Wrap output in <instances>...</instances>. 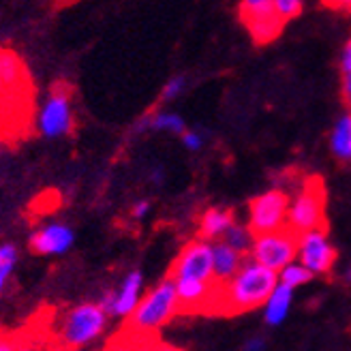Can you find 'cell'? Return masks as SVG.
Here are the masks:
<instances>
[{
	"instance_id": "34",
	"label": "cell",
	"mask_w": 351,
	"mask_h": 351,
	"mask_svg": "<svg viewBox=\"0 0 351 351\" xmlns=\"http://www.w3.org/2000/svg\"><path fill=\"white\" fill-rule=\"evenodd\" d=\"M148 213H150V202H146V199L137 202V204L133 206V219H144Z\"/></svg>"
},
{
	"instance_id": "33",
	"label": "cell",
	"mask_w": 351,
	"mask_h": 351,
	"mask_svg": "<svg viewBox=\"0 0 351 351\" xmlns=\"http://www.w3.org/2000/svg\"><path fill=\"white\" fill-rule=\"evenodd\" d=\"M146 351H182V349H180V347H176V345H169V343H163V341H159V339H154V341L148 345Z\"/></svg>"
},
{
	"instance_id": "11",
	"label": "cell",
	"mask_w": 351,
	"mask_h": 351,
	"mask_svg": "<svg viewBox=\"0 0 351 351\" xmlns=\"http://www.w3.org/2000/svg\"><path fill=\"white\" fill-rule=\"evenodd\" d=\"M238 15H240V22L244 24V28L249 30L255 45L272 43L285 28V22L276 15L272 3L249 9V11H238Z\"/></svg>"
},
{
	"instance_id": "32",
	"label": "cell",
	"mask_w": 351,
	"mask_h": 351,
	"mask_svg": "<svg viewBox=\"0 0 351 351\" xmlns=\"http://www.w3.org/2000/svg\"><path fill=\"white\" fill-rule=\"evenodd\" d=\"M324 5L330 9H337V11H345L351 13V0H324Z\"/></svg>"
},
{
	"instance_id": "16",
	"label": "cell",
	"mask_w": 351,
	"mask_h": 351,
	"mask_svg": "<svg viewBox=\"0 0 351 351\" xmlns=\"http://www.w3.org/2000/svg\"><path fill=\"white\" fill-rule=\"evenodd\" d=\"M291 302H293V289L283 283H276V287L268 295L266 304H263V319H266V324L270 328H278L280 324H285L291 311Z\"/></svg>"
},
{
	"instance_id": "17",
	"label": "cell",
	"mask_w": 351,
	"mask_h": 351,
	"mask_svg": "<svg viewBox=\"0 0 351 351\" xmlns=\"http://www.w3.org/2000/svg\"><path fill=\"white\" fill-rule=\"evenodd\" d=\"M236 221L234 213L227 208H210L202 215L199 219V238L208 240V242H215L221 240L223 234L230 230L232 223Z\"/></svg>"
},
{
	"instance_id": "27",
	"label": "cell",
	"mask_w": 351,
	"mask_h": 351,
	"mask_svg": "<svg viewBox=\"0 0 351 351\" xmlns=\"http://www.w3.org/2000/svg\"><path fill=\"white\" fill-rule=\"evenodd\" d=\"M180 139H182V146L186 148V150H191V152H197V150H202V146H204V137H202V133H197V131H184V133H180Z\"/></svg>"
},
{
	"instance_id": "6",
	"label": "cell",
	"mask_w": 351,
	"mask_h": 351,
	"mask_svg": "<svg viewBox=\"0 0 351 351\" xmlns=\"http://www.w3.org/2000/svg\"><path fill=\"white\" fill-rule=\"evenodd\" d=\"M37 127L43 137L58 139L71 135L75 127L73 116V86L66 82L51 84L49 93L37 116Z\"/></svg>"
},
{
	"instance_id": "12",
	"label": "cell",
	"mask_w": 351,
	"mask_h": 351,
	"mask_svg": "<svg viewBox=\"0 0 351 351\" xmlns=\"http://www.w3.org/2000/svg\"><path fill=\"white\" fill-rule=\"evenodd\" d=\"M176 293H178L180 315L193 313H208L213 298L217 291L215 280H199V278H173Z\"/></svg>"
},
{
	"instance_id": "36",
	"label": "cell",
	"mask_w": 351,
	"mask_h": 351,
	"mask_svg": "<svg viewBox=\"0 0 351 351\" xmlns=\"http://www.w3.org/2000/svg\"><path fill=\"white\" fill-rule=\"evenodd\" d=\"M345 278H347V283H351V266L347 268V272H345Z\"/></svg>"
},
{
	"instance_id": "7",
	"label": "cell",
	"mask_w": 351,
	"mask_h": 351,
	"mask_svg": "<svg viewBox=\"0 0 351 351\" xmlns=\"http://www.w3.org/2000/svg\"><path fill=\"white\" fill-rule=\"evenodd\" d=\"M298 236L289 227H280L276 232L268 234H257L253 238V247L249 251V257L255 259L261 266H266L274 272L285 268L289 261L298 255Z\"/></svg>"
},
{
	"instance_id": "28",
	"label": "cell",
	"mask_w": 351,
	"mask_h": 351,
	"mask_svg": "<svg viewBox=\"0 0 351 351\" xmlns=\"http://www.w3.org/2000/svg\"><path fill=\"white\" fill-rule=\"evenodd\" d=\"M341 97H343V101L351 108V71H345L343 73V80H341Z\"/></svg>"
},
{
	"instance_id": "10",
	"label": "cell",
	"mask_w": 351,
	"mask_h": 351,
	"mask_svg": "<svg viewBox=\"0 0 351 351\" xmlns=\"http://www.w3.org/2000/svg\"><path fill=\"white\" fill-rule=\"evenodd\" d=\"M295 259L304 268H308L315 276L328 274L337 261V249L328 240L326 230H311L306 234H300V238H298Z\"/></svg>"
},
{
	"instance_id": "15",
	"label": "cell",
	"mask_w": 351,
	"mask_h": 351,
	"mask_svg": "<svg viewBox=\"0 0 351 351\" xmlns=\"http://www.w3.org/2000/svg\"><path fill=\"white\" fill-rule=\"evenodd\" d=\"M247 259V255H242L234 247H230L225 240H215L213 242V278L215 283H227Z\"/></svg>"
},
{
	"instance_id": "9",
	"label": "cell",
	"mask_w": 351,
	"mask_h": 351,
	"mask_svg": "<svg viewBox=\"0 0 351 351\" xmlns=\"http://www.w3.org/2000/svg\"><path fill=\"white\" fill-rule=\"evenodd\" d=\"M167 276L215 280L213 278V242L197 238L184 244V249L173 259Z\"/></svg>"
},
{
	"instance_id": "13",
	"label": "cell",
	"mask_w": 351,
	"mask_h": 351,
	"mask_svg": "<svg viewBox=\"0 0 351 351\" xmlns=\"http://www.w3.org/2000/svg\"><path fill=\"white\" fill-rule=\"evenodd\" d=\"M75 234L64 223H49L30 236V251L37 255H62L73 247Z\"/></svg>"
},
{
	"instance_id": "24",
	"label": "cell",
	"mask_w": 351,
	"mask_h": 351,
	"mask_svg": "<svg viewBox=\"0 0 351 351\" xmlns=\"http://www.w3.org/2000/svg\"><path fill=\"white\" fill-rule=\"evenodd\" d=\"M15 263H17L15 244H3V247H0V298H3V291L13 274Z\"/></svg>"
},
{
	"instance_id": "30",
	"label": "cell",
	"mask_w": 351,
	"mask_h": 351,
	"mask_svg": "<svg viewBox=\"0 0 351 351\" xmlns=\"http://www.w3.org/2000/svg\"><path fill=\"white\" fill-rule=\"evenodd\" d=\"M20 335H7V332H0V351H13Z\"/></svg>"
},
{
	"instance_id": "14",
	"label": "cell",
	"mask_w": 351,
	"mask_h": 351,
	"mask_svg": "<svg viewBox=\"0 0 351 351\" xmlns=\"http://www.w3.org/2000/svg\"><path fill=\"white\" fill-rule=\"evenodd\" d=\"M142 289H144V274L139 270L129 272L125 276V280L120 283V287L114 291V304H112L110 315L127 319L129 315L135 311L137 302L142 300Z\"/></svg>"
},
{
	"instance_id": "20",
	"label": "cell",
	"mask_w": 351,
	"mask_h": 351,
	"mask_svg": "<svg viewBox=\"0 0 351 351\" xmlns=\"http://www.w3.org/2000/svg\"><path fill=\"white\" fill-rule=\"evenodd\" d=\"M13 351H56L45 328H34L32 332L20 335Z\"/></svg>"
},
{
	"instance_id": "8",
	"label": "cell",
	"mask_w": 351,
	"mask_h": 351,
	"mask_svg": "<svg viewBox=\"0 0 351 351\" xmlns=\"http://www.w3.org/2000/svg\"><path fill=\"white\" fill-rule=\"evenodd\" d=\"M291 195L285 189H270L249 202V227L251 232L268 234L287 225V210Z\"/></svg>"
},
{
	"instance_id": "5",
	"label": "cell",
	"mask_w": 351,
	"mask_h": 351,
	"mask_svg": "<svg viewBox=\"0 0 351 351\" xmlns=\"http://www.w3.org/2000/svg\"><path fill=\"white\" fill-rule=\"evenodd\" d=\"M287 227L298 236L311 230H328L326 223V186L319 176H308L300 191L289 202Z\"/></svg>"
},
{
	"instance_id": "3",
	"label": "cell",
	"mask_w": 351,
	"mask_h": 351,
	"mask_svg": "<svg viewBox=\"0 0 351 351\" xmlns=\"http://www.w3.org/2000/svg\"><path fill=\"white\" fill-rule=\"evenodd\" d=\"M108 319L110 315L101 308V304L86 302L64 311L56 319L51 317L45 330L56 351L80 349L86 347L88 343L97 341L103 335L105 328H108Z\"/></svg>"
},
{
	"instance_id": "21",
	"label": "cell",
	"mask_w": 351,
	"mask_h": 351,
	"mask_svg": "<svg viewBox=\"0 0 351 351\" xmlns=\"http://www.w3.org/2000/svg\"><path fill=\"white\" fill-rule=\"evenodd\" d=\"M154 129V131H167V133H184L186 131V122L182 116L178 114H173V112H159V114H154L150 116L148 120L142 122V129Z\"/></svg>"
},
{
	"instance_id": "26",
	"label": "cell",
	"mask_w": 351,
	"mask_h": 351,
	"mask_svg": "<svg viewBox=\"0 0 351 351\" xmlns=\"http://www.w3.org/2000/svg\"><path fill=\"white\" fill-rule=\"evenodd\" d=\"M186 86V77L184 75H173L165 86H163V93H161V99L163 101H173L178 97Z\"/></svg>"
},
{
	"instance_id": "22",
	"label": "cell",
	"mask_w": 351,
	"mask_h": 351,
	"mask_svg": "<svg viewBox=\"0 0 351 351\" xmlns=\"http://www.w3.org/2000/svg\"><path fill=\"white\" fill-rule=\"evenodd\" d=\"M253 238L255 234L251 232L249 225H240V223H232V227L223 234L221 240H225L230 247H234L236 251H240L242 255H249L251 247H253Z\"/></svg>"
},
{
	"instance_id": "19",
	"label": "cell",
	"mask_w": 351,
	"mask_h": 351,
	"mask_svg": "<svg viewBox=\"0 0 351 351\" xmlns=\"http://www.w3.org/2000/svg\"><path fill=\"white\" fill-rule=\"evenodd\" d=\"M154 339L156 337H137V335H133V332L122 328L116 337L110 339V343L105 345L101 351H146Z\"/></svg>"
},
{
	"instance_id": "23",
	"label": "cell",
	"mask_w": 351,
	"mask_h": 351,
	"mask_svg": "<svg viewBox=\"0 0 351 351\" xmlns=\"http://www.w3.org/2000/svg\"><path fill=\"white\" fill-rule=\"evenodd\" d=\"M313 276H315V274H313L308 268H304L300 261H295V259H293V261L287 263L285 268H280V270H278V283H283V285L295 289V287L306 285Z\"/></svg>"
},
{
	"instance_id": "4",
	"label": "cell",
	"mask_w": 351,
	"mask_h": 351,
	"mask_svg": "<svg viewBox=\"0 0 351 351\" xmlns=\"http://www.w3.org/2000/svg\"><path fill=\"white\" fill-rule=\"evenodd\" d=\"M176 315H180L176 283L171 276H165L159 285L142 295V300L137 302L122 328L137 337H156V332L167 326Z\"/></svg>"
},
{
	"instance_id": "1",
	"label": "cell",
	"mask_w": 351,
	"mask_h": 351,
	"mask_svg": "<svg viewBox=\"0 0 351 351\" xmlns=\"http://www.w3.org/2000/svg\"><path fill=\"white\" fill-rule=\"evenodd\" d=\"M276 283L278 272L247 257L240 270L227 283H217V291L208 315H240L255 311L266 304Z\"/></svg>"
},
{
	"instance_id": "2",
	"label": "cell",
	"mask_w": 351,
	"mask_h": 351,
	"mask_svg": "<svg viewBox=\"0 0 351 351\" xmlns=\"http://www.w3.org/2000/svg\"><path fill=\"white\" fill-rule=\"evenodd\" d=\"M32 110V82L20 54L0 47V137L20 135Z\"/></svg>"
},
{
	"instance_id": "35",
	"label": "cell",
	"mask_w": 351,
	"mask_h": 351,
	"mask_svg": "<svg viewBox=\"0 0 351 351\" xmlns=\"http://www.w3.org/2000/svg\"><path fill=\"white\" fill-rule=\"evenodd\" d=\"M272 0H240V9L238 11H249V9H255V7H261V5H268Z\"/></svg>"
},
{
	"instance_id": "31",
	"label": "cell",
	"mask_w": 351,
	"mask_h": 351,
	"mask_svg": "<svg viewBox=\"0 0 351 351\" xmlns=\"http://www.w3.org/2000/svg\"><path fill=\"white\" fill-rule=\"evenodd\" d=\"M266 339L263 337H251L247 343H244V351H263L266 349Z\"/></svg>"
},
{
	"instance_id": "18",
	"label": "cell",
	"mask_w": 351,
	"mask_h": 351,
	"mask_svg": "<svg viewBox=\"0 0 351 351\" xmlns=\"http://www.w3.org/2000/svg\"><path fill=\"white\" fill-rule=\"evenodd\" d=\"M330 152L339 163H351V110L341 114L332 127Z\"/></svg>"
},
{
	"instance_id": "29",
	"label": "cell",
	"mask_w": 351,
	"mask_h": 351,
	"mask_svg": "<svg viewBox=\"0 0 351 351\" xmlns=\"http://www.w3.org/2000/svg\"><path fill=\"white\" fill-rule=\"evenodd\" d=\"M341 73H345V71H351V39L345 43V47H343V51H341Z\"/></svg>"
},
{
	"instance_id": "25",
	"label": "cell",
	"mask_w": 351,
	"mask_h": 351,
	"mask_svg": "<svg viewBox=\"0 0 351 351\" xmlns=\"http://www.w3.org/2000/svg\"><path fill=\"white\" fill-rule=\"evenodd\" d=\"M272 5H274L276 15L287 24L289 20H293V17L300 15L304 0H272Z\"/></svg>"
}]
</instances>
